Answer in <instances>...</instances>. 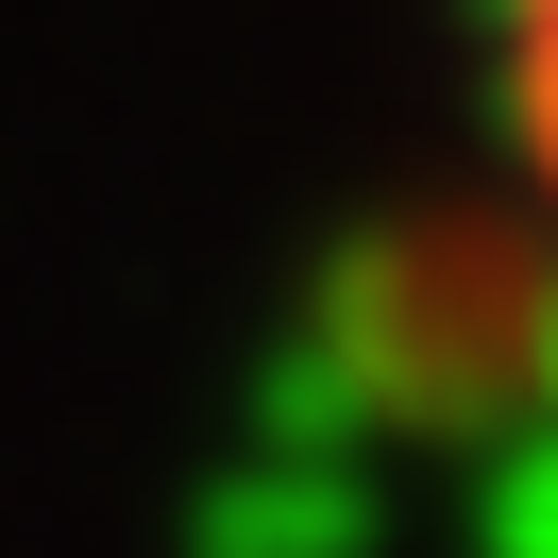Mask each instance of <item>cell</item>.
I'll use <instances>...</instances> for the list:
<instances>
[{
  "instance_id": "6da1fadb",
  "label": "cell",
  "mask_w": 558,
  "mask_h": 558,
  "mask_svg": "<svg viewBox=\"0 0 558 558\" xmlns=\"http://www.w3.org/2000/svg\"><path fill=\"white\" fill-rule=\"evenodd\" d=\"M474 119H490V170H508L524 271L558 305V0H474Z\"/></svg>"
}]
</instances>
